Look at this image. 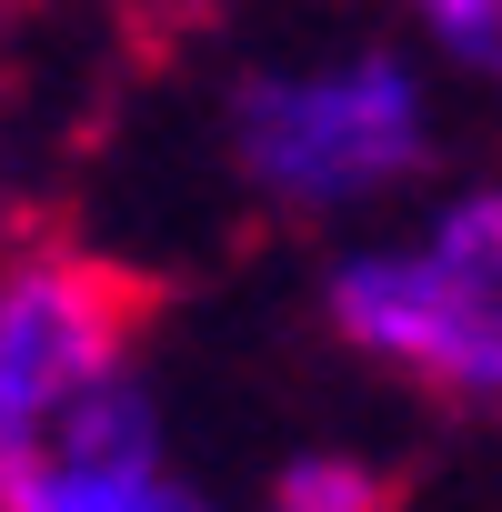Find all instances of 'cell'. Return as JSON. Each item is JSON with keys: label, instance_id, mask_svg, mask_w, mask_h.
Segmentation results:
<instances>
[{"label": "cell", "instance_id": "8992f818", "mask_svg": "<svg viewBox=\"0 0 502 512\" xmlns=\"http://www.w3.org/2000/svg\"><path fill=\"white\" fill-rule=\"evenodd\" d=\"M422 21L462 51V61H482V71H502V0H422Z\"/></svg>", "mask_w": 502, "mask_h": 512}, {"label": "cell", "instance_id": "3957f363", "mask_svg": "<svg viewBox=\"0 0 502 512\" xmlns=\"http://www.w3.org/2000/svg\"><path fill=\"white\" fill-rule=\"evenodd\" d=\"M231 161L282 191V201H352L382 191L422 161V91L402 61H352V71H282L241 81L231 101Z\"/></svg>", "mask_w": 502, "mask_h": 512}, {"label": "cell", "instance_id": "6da1fadb", "mask_svg": "<svg viewBox=\"0 0 502 512\" xmlns=\"http://www.w3.org/2000/svg\"><path fill=\"white\" fill-rule=\"evenodd\" d=\"M161 302V272L81 241H41L0 272V512L51 482L151 472V402L131 392V352Z\"/></svg>", "mask_w": 502, "mask_h": 512}, {"label": "cell", "instance_id": "7a4b0ae2", "mask_svg": "<svg viewBox=\"0 0 502 512\" xmlns=\"http://www.w3.org/2000/svg\"><path fill=\"white\" fill-rule=\"evenodd\" d=\"M332 332L402 362L452 402H502V191L432 221L422 251H362L332 272Z\"/></svg>", "mask_w": 502, "mask_h": 512}, {"label": "cell", "instance_id": "5b68a950", "mask_svg": "<svg viewBox=\"0 0 502 512\" xmlns=\"http://www.w3.org/2000/svg\"><path fill=\"white\" fill-rule=\"evenodd\" d=\"M11 512H201V502H181L161 472H91V482H51V492H21Z\"/></svg>", "mask_w": 502, "mask_h": 512}, {"label": "cell", "instance_id": "277c9868", "mask_svg": "<svg viewBox=\"0 0 502 512\" xmlns=\"http://www.w3.org/2000/svg\"><path fill=\"white\" fill-rule=\"evenodd\" d=\"M272 512H402V472L352 462V452H302L272 482Z\"/></svg>", "mask_w": 502, "mask_h": 512}]
</instances>
